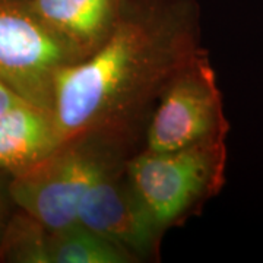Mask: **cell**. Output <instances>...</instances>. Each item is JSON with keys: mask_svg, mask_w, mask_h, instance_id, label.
Instances as JSON below:
<instances>
[{"mask_svg": "<svg viewBox=\"0 0 263 263\" xmlns=\"http://www.w3.org/2000/svg\"><path fill=\"white\" fill-rule=\"evenodd\" d=\"M212 139L176 151H149L129 165V180L161 227L179 218L212 173Z\"/></svg>", "mask_w": 263, "mask_h": 263, "instance_id": "4", "label": "cell"}, {"mask_svg": "<svg viewBox=\"0 0 263 263\" xmlns=\"http://www.w3.org/2000/svg\"><path fill=\"white\" fill-rule=\"evenodd\" d=\"M218 95L200 67L171 84L148 130V149L176 151L212 138L218 119Z\"/></svg>", "mask_w": 263, "mask_h": 263, "instance_id": "5", "label": "cell"}, {"mask_svg": "<svg viewBox=\"0 0 263 263\" xmlns=\"http://www.w3.org/2000/svg\"><path fill=\"white\" fill-rule=\"evenodd\" d=\"M79 224L133 253H146L160 228L138 192L129 183L111 179L107 171L94 180L79 206Z\"/></svg>", "mask_w": 263, "mask_h": 263, "instance_id": "6", "label": "cell"}, {"mask_svg": "<svg viewBox=\"0 0 263 263\" xmlns=\"http://www.w3.org/2000/svg\"><path fill=\"white\" fill-rule=\"evenodd\" d=\"M129 0H28L50 25L89 54L116 27Z\"/></svg>", "mask_w": 263, "mask_h": 263, "instance_id": "8", "label": "cell"}, {"mask_svg": "<svg viewBox=\"0 0 263 263\" xmlns=\"http://www.w3.org/2000/svg\"><path fill=\"white\" fill-rule=\"evenodd\" d=\"M85 56L28 0H0V81L25 101L51 113L56 75Z\"/></svg>", "mask_w": 263, "mask_h": 263, "instance_id": "2", "label": "cell"}, {"mask_svg": "<svg viewBox=\"0 0 263 263\" xmlns=\"http://www.w3.org/2000/svg\"><path fill=\"white\" fill-rule=\"evenodd\" d=\"M105 171L94 152L76 141L66 142L44 160L15 173L12 200L47 231L78 224L86 190Z\"/></svg>", "mask_w": 263, "mask_h": 263, "instance_id": "3", "label": "cell"}, {"mask_svg": "<svg viewBox=\"0 0 263 263\" xmlns=\"http://www.w3.org/2000/svg\"><path fill=\"white\" fill-rule=\"evenodd\" d=\"M22 101H25V100L21 98L3 81H0V116H3L6 111H9L10 108H13L15 105H18Z\"/></svg>", "mask_w": 263, "mask_h": 263, "instance_id": "11", "label": "cell"}, {"mask_svg": "<svg viewBox=\"0 0 263 263\" xmlns=\"http://www.w3.org/2000/svg\"><path fill=\"white\" fill-rule=\"evenodd\" d=\"M160 31L148 16L130 15L127 2L110 35L57 73L51 113L63 143L113 119L160 70Z\"/></svg>", "mask_w": 263, "mask_h": 263, "instance_id": "1", "label": "cell"}, {"mask_svg": "<svg viewBox=\"0 0 263 263\" xmlns=\"http://www.w3.org/2000/svg\"><path fill=\"white\" fill-rule=\"evenodd\" d=\"M44 227L31 218V224H19L13 235L5 233L3 238H9L8 252L12 260L19 262L47 263V234L40 233Z\"/></svg>", "mask_w": 263, "mask_h": 263, "instance_id": "10", "label": "cell"}, {"mask_svg": "<svg viewBox=\"0 0 263 263\" xmlns=\"http://www.w3.org/2000/svg\"><path fill=\"white\" fill-rule=\"evenodd\" d=\"M48 263H126L132 253L82 224L48 231Z\"/></svg>", "mask_w": 263, "mask_h": 263, "instance_id": "9", "label": "cell"}, {"mask_svg": "<svg viewBox=\"0 0 263 263\" xmlns=\"http://www.w3.org/2000/svg\"><path fill=\"white\" fill-rule=\"evenodd\" d=\"M62 145L53 114L41 107L22 101L0 116V170L19 173Z\"/></svg>", "mask_w": 263, "mask_h": 263, "instance_id": "7", "label": "cell"}, {"mask_svg": "<svg viewBox=\"0 0 263 263\" xmlns=\"http://www.w3.org/2000/svg\"><path fill=\"white\" fill-rule=\"evenodd\" d=\"M5 211H6V202H5V195H3V190L0 186V245L3 241V237H5Z\"/></svg>", "mask_w": 263, "mask_h": 263, "instance_id": "12", "label": "cell"}]
</instances>
